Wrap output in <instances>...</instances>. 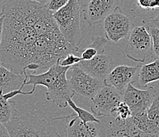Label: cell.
<instances>
[{"label": "cell", "mask_w": 159, "mask_h": 137, "mask_svg": "<svg viewBox=\"0 0 159 137\" xmlns=\"http://www.w3.org/2000/svg\"><path fill=\"white\" fill-rule=\"evenodd\" d=\"M71 67H63L60 64V60L46 71L38 75L24 72L25 76L24 84L33 85V88L37 86H44L47 88L45 94L46 99L56 104L61 109L68 106V101L73 98L75 92L70 87L66 73Z\"/></svg>", "instance_id": "obj_2"}, {"label": "cell", "mask_w": 159, "mask_h": 137, "mask_svg": "<svg viewBox=\"0 0 159 137\" xmlns=\"http://www.w3.org/2000/svg\"><path fill=\"white\" fill-rule=\"evenodd\" d=\"M91 101V111L95 116H115L117 106L123 101V93L105 85Z\"/></svg>", "instance_id": "obj_9"}, {"label": "cell", "mask_w": 159, "mask_h": 137, "mask_svg": "<svg viewBox=\"0 0 159 137\" xmlns=\"http://www.w3.org/2000/svg\"><path fill=\"white\" fill-rule=\"evenodd\" d=\"M32 1H35V2H39V3L43 4V5H46L49 0H32Z\"/></svg>", "instance_id": "obj_32"}, {"label": "cell", "mask_w": 159, "mask_h": 137, "mask_svg": "<svg viewBox=\"0 0 159 137\" xmlns=\"http://www.w3.org/2000/svg\"><path fill=\"white\" fill-rule=\"evenodd\" d=\"M70 0H49L45 7L52 14L57 12L68 3Z\"/></svg>", "instance_id": "obj_26"}, {"label": "cell", "mask_w": 159, "mask_h": 137, "mask_svg": "<svg viewBox=\"0 0 159 137\" xmlns=\"http://www.w3.org/2000/svg\"><path fill=\"white\" fill-rule=\"evenodd\" d=\"M70 70L71 73L69 82L75 94L85 98L92 99L105 86L104 80L93 77L80 68L77 64L72 66Z\"/></svg>", "instance_id": "obj_7"}, {"label": "cell", "mask_w": 159, "mask_h": 137, "mask_svg": "<svg viewBox=\"0 0 159 137\" xmlns=\"http://www.w3.org/2000/svg\"><path fill=\"white\" fill-rule=\"evenodd\" d=\"M68 106L75 111V116L79 117V119L82 121V122H84L85 124L90 123V122H93V123H100V121L93 113H91L89 111L86 110V109H82V108L78 106L75 102H73L72 99H70L68 101Z\"/></svg>", "instance_id": "obj_21"}, {"label": "cell", "mask_w": 159, "mask_h": 137, "mask_svg": "<svg viewBox=\"0 0 159 137\" xmlns=\"http://www.w3.org/2000/svg\"><path fill=\"white\" fill-rule=\"evenodd\" d=\"M3 21H4V16L0 18V47L2 44V34H3Z\"/></svg>", "instance_id": "obj_30"}, {"label": "cell", "mask_w": 159, "mask_h": 137, "mask_svg": "<svg viewBox=\"0 0 159 137\" xmlns=\"http://www.w3.org/2000/svg\"><path fill=\"white\" fill-rule=\"evenodd\" d=\"M7 1V0H0V18L3 16L4 7H5Z\"/></svg>", "instance_id": "obj_31"}, {"label": "cell", "mask_w": 159, "mask_h": 137, "mask_svg": "<svg viewBox=\"0 0 159 137\" xmlns=\"http://www.w3.org/2000/svg\"><path fill=\"white\" fill-rule=\"evenodd\" d=\"M119 2L120 0H91L83 12L85 20L89 25L102 22L119 6Z\"/></svg>", "instance_id": "obj_14"}, {"label": "cell", "mask_w": 159, "mask_h": 137, "mask_svg": "<svg viewBox=\"0 0 159 137\" xmlns=\"http://www.w3.org/2000/svg\"><path fill=\"white\" fill-rule=\"evenodd\" d=\"M115 116H118L123 120H127L132 116V112L131 109L128 106V104L125 103L124 101H122L119 104V106H117Z\"/></svg>", "instance_id": "obj_24"}, {"label": "cell", "mask_w": 159, "mask_h": 137, "mask_svg": "<svg viewBox=\"0 0 159 137\" xmlns=\"http://www.w3.org/2000/svg\"><path fill=\"white\" fill-rule=\"evenodd\" d=\"M6 98L3 92L0 91V123L3 125L18 114L16 103Z\"/></svg>", "instance_id": "obj_19"}, {"label": "cell", "mask_w": 159, "mask_h": 137, "mask_svg": "<svg viewBox=\"0 0 159 137\" xmlns=\"http://www.w3.org/2000/svg\"><path fill=\"white\" fill-rule=\"evenodd\" d=\"M82 60V57L75 53H69L60 60V64L63 67H72L80 63Z\"/></svg>", "instance_id": "obj_23"}, {"label": "cell", "mask_w": 159, "mask_h": 137, "mask_svg": "<svg viewBox=\"0 0 159 137\" xmlns=\"http://www.w3.org/2000/svg\"><path fill=\"white\" fill-rule=\"evenodd\" d=\"M103 27L105 37L114 43L129 36L133 28L131 19L123 12L119 6L105 18Z\"/></svg>", "instance_id": "obj_8"}, {"label": "cell", "mask_w": 159, "mask_h": 137, "mask_svg": "<svg viewBox=\"0 0 159 137\" xmlns=\"http://www.w3.org/2000/svg\"><path fill=\"white\" fill-rule=\"evenodd\" d=\"M128 58L138 63H144L152 56V38L146 25L133 26L125 48Z\"/></svg>", "instance_id": "obj_5"}, {"label": "cell", "mask_w": 159, "mask_h": 137, "mask_svg": "<svg viewBox=\"0 0 159 137\" xmlns=\"http://www.w3.org/2000/svg\"><path fill=\"white\" fill-rule=\"evenodd\" d=\"M65 120V137H100L98 123L85 124L74 114L56 117L53 120Z\"/></svg>", "instance_id": "obj_12"}, {"label": "cell", "mask_w": 159, "mask_h": 137, "mask_svg": "<svg viewBox=\"0 0 159 137\" xmlns=\"http://www.w3.org/2000/svg\"><path fill=\"white\" fill-rule=\"evenodd\" d=\"M4 125L10 137H60L56 127L30 113H18Z\"/></svg>", "instance_id": "obj_3"}, {"label": "cell", "mask_w": 159, "mask_h": 137, "mask_svg": "<svg viewBox=\"0 0 159 137\" xmlns=\"http://www.w3.org/2000/svg\"><path fill=\"white\" fill-rule=\"evenodd\" d=\"M131 119L136 128L144 133L157 134L159 132V128L151 120H150L147 111L132 116Z\"/></svg>", "instance_id": "obj_20"}, {"label": "cell", "mask_w": 159, "mask_h": 137, "mask_svg": "<svg viewBox=\"0 0 159 137\" xmlns=\"http://www.w3.org/2000/svg\"><path fill=\"white\" fill-rule=\"evenodd\" d=\"M100 137H158L157 134H147L136 128L131 117L123 120L118 116H96Z\"/></svg>", "instance_id": "obj_6"}, {"label": "cell", "mask_w": 159, "mask_h": 137, "mask_svg": "<svg viewBox=\"0 0 159 137\" xmlns=\"http://www.w3.org/2000/svg\"><path fill=\"white\" fill-rule=\"evenodd\" d=\"M25 75L16 74L0 63V91L4 94L18 90L24 83Z\"/></svg>", "instance_id": "obj_16"}, {"label": "cell", "mask_w": 159, "mask_h": 137, "mask_svg": "<svg viewBox=\"0 0 159 137\" xmlns=\"http://www.w3.org/2000/svg\"><path fill=\"white\" fill-rule=\"evenodd\" d=\"M0 137H10L5 125L1 123H0Z\"/></svg>", "instance_id": "obj_29"}, {"label": "cell", "mask_w": 159, "mask_h": 137, "mask_svg": "<svg viewBox=\"0 0 159 137\" xmlns=\"http://www.w3.org/2000/svg\"><path fill=\"white\" fill-rule=\"evenodd\" d=\"M152 38L153 51L157 58H159V29L154 27H147Z\"/></svg>", "instance_id": "obj_25"}, {"label": "cell", "mask_w": 159, "mask_h": 137, "mask_svg": "<svg viewBox=\"0 0 159 137\" xmlns=\"http://www.w3.org/2000/svg\"><path fill=\"white\" fill-rule=\"evenodd\" d=\"M82 10L77 0H70L61 10L52 14L58 27L66 41L79 48L82 41L80 21Z\"/></svg>", "instance_id": "obj_4"}, {"label": "cell", "mask_w": 159, "mask_h": 137, "mask_svg": "<svg viewBox=\"0 0 159 137\" xmlns=\"http://www.w3.org/2000/svg\"><path fill=\"white\" fill-rule=\"evenodd\" d=\"M77 65L93 77L105 81L108 73L111 71L112 59L105 52H103L91 60H82Z\"/></svg>", "instance_id": "obj_15"}, {"label": "cell", "mask_w": 159, "mask_h": 137, "mask_svg": "<svg viewBox=\"0 0 159 137\" xmlns=\"http://www.w3.org/2000/svg\"><path fill=\"white\" fill-rule=\"evenodd\" d=\"M159 81V58L139 67L135 83L140 87H147L151 83Z\"/></svg>", "instance_id": "obj_17"}, {"label": "cell", "mask_w": 159, "mask_h": 137, "mask_svg": "<svg viewBox=\"0 0 159 137\" xmlns=\"http://www.w3.org/2000/svg\"><path fill=\"white\" fill-rule=\"evenodd\" d=\"M108 41V38L103 36L93 37L92 38L90 44H89V46L81 53V57L82 60H89L99 53L105 52V48Z\"/></svg>", "instance_id": "obj_18"}, {"label": "cell", "mask_w": 159, "mask_h": 137, "mask_svg": "<svg viewBox=\"0 0 159 137\" xmlns=\"http://www.w3.org/2000/svg\"><path fill=\"white\" fill-rule=\"evenodd\" d=\"M139 67L119 65L114 67L105 79V85L116 88L124 93L128 84L136 81Z\"/></svg>", "instance_id": "obj_13"}, {"label": "cell", "mask_w": 159, "mask_h": 137, "mask_svg": "<svg viewBox=\"0 0 159 137\" xmlns=\"http://www.w3.org/2000/svg\"><path fill=\"white\" fill-rule=\"evenodd\" d=\"M91 0H77L78 3L79 5L81 7V10H82V12L83 13L84 12L85 10L86 9V7H87L88 4L89 3Z\"/></svg>", "instance_id": "obj_28"}, {"label": "cell", "mask_w": 159, "mask_h": 137, "mask_svg": "<svg viewBox=\"0 0 159 137\" xmlns=\"http://www.w3.org/2000/svg\"><path fill=\"white\" fill-rule=\"evenodd\" d=\"M147 112L150 120H151L159 128V91H157L153 99L152 103L148 108Z\"/></svg>", "instance_id": "obj_22"}, {"label": "cell", "mask_w": 159, "mask_h": 137, "mask_svg": "<svg viewBox=\"0 0 159 137\" xmlns=\"http://www.w3.org/2000/svg\"><path fill=\"white\" fill-rule=\"evenodd\" d=\"M144 25L147 27H154V28L159 29V14L154 18L147 21Z\"/></svg>", "instance_id": "obj_27"}, {"label": "cell", "mask_w": 159, "mask_h": 137, "mask_svg": "<svg viewBox=\"0 0 159 137\" xmlns=\"http://www.w3.org/2000/svg\"><path fill=\"white\" fill-rule=\"evenodd\" d=\"M119 7L131 21L143 24L159 14V0H120Z\"/></svg>", "instance_id": "obj_10"}, {"label": "cell", "mask_w": 159, "mask_h": 137, "mask_svg": "<svg viewBox=\"0 0 159 137\" xmlns=\"http://www.w3.org/2000/svg\"><path fill=\"white\" fill-rule=\"evenodd\" d=\"M157 135H158V137H159V132H158V133H157Z\"/></svg>", "instance_id": "obj_33"}, {"label": "cell", "mask_w": 159, "mask_h": 137, "mask_svg": "<svg viewBox=\"0 0 159 137\" xmlns=\"http://www.w3.org/2000/svg\"><path fill=\"white\" fill-rule=\"evenodd\" d=\"M156 93L157 90L153 86L138 89L132 83H130L123 93V101L128 104L132 112V116H135L148 109Z\"/></svg>", "instance_id": "obj_11"}, {"label": "cell", "mask_w": 159, "mask_h": 137, "mask_svg": "<svg viewBox=\"0 0 159 137\" xmlns=\"http://www.w3.org/2000/svg\"><path fill=\"white\" fill-rule=\"evenodd\" d=\"M3 13L0 63L16 74L46 71L69 53L79 52L62 35L45 5L7 0Z\"/></svg>", "instance_id": "obj_1"}]
</instances>
